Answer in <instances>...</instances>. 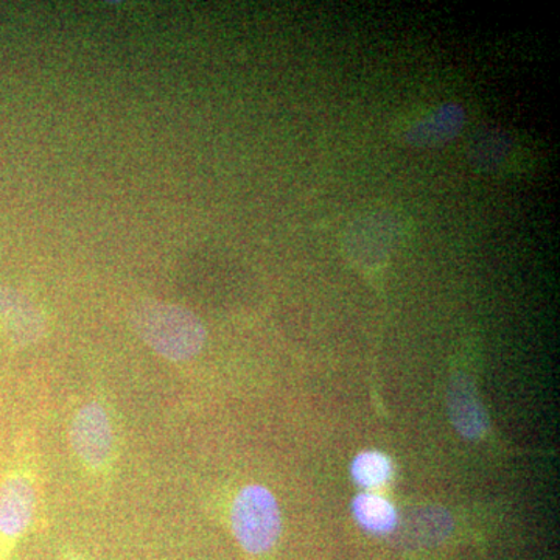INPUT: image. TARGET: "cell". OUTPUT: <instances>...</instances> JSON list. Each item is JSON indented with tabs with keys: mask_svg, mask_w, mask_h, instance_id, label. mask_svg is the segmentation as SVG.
<instances>
[{
	"mask_svg": "<svg viewBox=\"0 0 560 560\" xmlns=\"http://www.w3.org/2000/svg\"><path fill=\"white\" fill-rule=\"evenodd\" d=\"M131 323L143 342L175 363L197 357L206 342L201 320L187 308L168 302H142L132 312Z\"/></svg>",
	"mask_w": 560,
	"mask_h": 560,
	"instance_id": "cell-2",
	"label": "cell"
},
{
	"mask_svg": "<svg viewBox=\"0 0 560 560\" xmlns=\"http://www.w3.org/2000/svg\"><path fill=\"white\" fill-rule=\"evenodd\" d=\"M39 471L32 447L18 452L0 478V560H10L38 514Z\"/></svg>",
	"mask_w": 560,
	"mask_h": 560,
	"instance_id": "cell-1",
	"label": "cell"
},
{
	"mask_svg": "<svg viewBox=\"0 0 560 560\" xmlns=\"http://www.w3.org/2000/svg\"><path fill=\"white\" fill-rule=\"evenodd\" d=\"M69 445L81 469L95 480H108L119 456L116 425L101 399L81 404L69 422Z\"/></svg>",
	"mask_w": 560,
	"mask_h": 560,
	"instance_id": "cell-3",
	"label": "cell"
},
{
	"mask_svg": "<svg viewBox=\"0 0 560 560\" xmlns=\"http://www.w3.org/2000/svg\"><path fill=\"white\" fill-rule=\"evenodd\" d=\"M65 560H84V559L79 558V556H73V558H68Z\"/></svg>",
	"mask_w": 560,
	"mask_h": 560,
	"instance_id": "cell-9",
	"label": "cell"
},
{
	"mask_svg": "<svg viewBox=\"0 0 560 560\" xmlns=\"http://www.w3.org/2000/svg\"><path fill=\"white\" fill-rule=\"evenodd\" d=\"M231 529L242 550L264 556L276 547L282 530L278 500L260 485H248L232 501Z\"/></svg>",
	"mask_w": 560,
	"mask_h": 560,
	"instance_id": "cell-4",
	"label": "cell"
},
{
	"mask_svg": "<svg viewBox=\"0 0 560 560\" xmlns=\"http://www.w3.org/2000/svg\"><path fill=\"white\" fill-rule=\"evenodd\" d=\"M0 330L14 348H27L43 338L46 318L25 294L0 287Z\"/></svg>",
	"mask_w": 560,
	"mask_h": 560,
	"instance_id": "cell-5",
	"label": "cell"
},
{
	"mask_svg": "<svg viewBox=\"0 0 560 560\" xmlns=\"http://www.w3.org/2000/svg\"><path fill=\"white\" fill-rule=\"evenodd\" d=\"M393 474L390 460L383 453H360L352 463V477L361 488H381Z\"/></svg>",
	"mask_w": 560,
	"mask_h": 560,
	"instance_id": "cell-8",
	"label": "cell"
},
{
	"mask_svg": "<svg viewBox=\"0 0 560 560\" xmlns=\"http://www.w3.org/2000/svg\"><path fill=\"white\" fill-rule=\"evenodd\" d=\"M448 411L453 425L466 440H480L488 430V416L470 378L458 375L448 388Z\"/></svg>",
	"mask_w": 560,
	"mask_h": 560,
	"instance_id": "cell-6",
	"label": "cell"
},
{
	"mask_svg": "<svg viewBox=\"0 0 560 560\" xmlns=\"http://www.w3.org/2000/svg\"><path fill=\"white\" fill-rule=\"evenodd\" d=\"M353 515L361 528L372 534H389L397 526V512L393 504L375 493L357 497L353 500Z\"/></svg>",
	"mask_w": 560,
	"mask_h": 560,
	"instance_id": "cell-7",
	"label": "cell"
}]
</instances>
